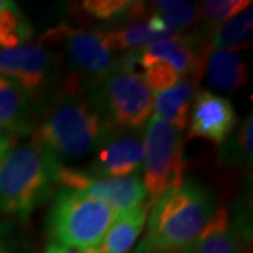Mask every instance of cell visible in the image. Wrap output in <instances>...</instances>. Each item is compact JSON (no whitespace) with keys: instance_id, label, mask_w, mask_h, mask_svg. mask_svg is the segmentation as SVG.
<instances>
[{"instance_id":"1","label":"cell","mask_w":253,"mask_h":253,"mask_svg":"<svg viewBox=\"0 0 253 253\" xmlns=\"http://www.w3.org/2000/svg\"><path fill=\"white\" fill-rule=\"evenodd\" d=\"M113 129L71 76L41 106L33 139L63 163L94 152Z\"/></svg>"},{"instance_id":"2","label":"cell","mask_w":253,"mask_h":253,"mask_svg":"<svg viewBox=\"0 0 253 253\" xmlns=\"http://www.w3.org/2000/svg\"><path fill=\"white\" fill-rule=\"evenodd\" d=\"M217 208L212 190L194 177L184 179L149 207L144 239L155 249L181 251L203 232Z\"/></svg>"},{"instance_id":"3","label":"cell","mask_w":253,"mask_h":253,"mask_svg":"<svg viewBox=\"0 0 253 253\" xmlns=\"http://www.w3.org/2000/svg\"><path fill=\"white\" fill-rule=\"evenodd\" d=\"M61 163L36 139L11 148L0 162V212L27 221L54 194Z\"/></svg>"},{"instance_id":"4","label":"cell","mask_w":253,"mask_h":253,"mask_svg":"<svg viewBox=\"0 0 253 253\" xmlns=\"http://www.w3.org/2000/svg\"><path fill=\"white\" fill-rule=\"evenodd\" d=\"M114 217L116 211L104 201L59 189L46 215V231L52 242L96 253Z\"/></svg>"},{"instance_id":"5","label":"cell","mask_w":253,"mask_h":253,"mask_svg":"<svg viewBox=\"0 0 253 253\" xmlns=\"http://www.w3.org/2000/svg\"><path fill=\"white\" fill-rule=\"evenodd\" d=\"M208 54L207 34L176 36L138 52L139 75L151 91H162L184 79L200 81Z\"/></svg>"},{"instance_id":"6","label":"cell","mask_w":253,"mask_h":253,"mask_svg":"<svg viewBox=\"0 0 253 253\" xmlns=\"http://www.w3.org/2000/svg\"><path fill=\"white\" fill-rule=\"evenodd\" d=\"M82 87L101 117L116 129L139 131L149 120L154 94L136 73L117 69Z\"/></svg>"},{"instance_id":"7","label":"cell","mask_w":253,"mask_h":253,"mask_svg":"<svg viewBox=\"0 0 253 253\" xmlns=\"http://www.w3.org/2000/svg\"><path fill=\"white\" fill-rule=\"evenodd\" d=\"M187 162L181 132L159 118H149L144 134V187L151 207L166 190L184 180Z\"/></svg>"},{"instance_id":"8","label":"cell","mask_w":253,"mask_h":253,"mask_svg":"<svg viewBox=\"0 0 253 253\" xmlns=\"http://www.w3.org/2000/svg\"><path fill=\"white\" fill-rule=\"evenodd\" d=\"M41 44L59 51L75 73L79 78L84 76L87 82L104 79L116 72L120 65V58L107 46L97 30H83L61 23L46 30Z\"/></svg>"},{"instance_id":"9","label":"cell","mask_w":253,"mask_h":253,"mask_svg":"<svg viewBox=\"0 0 253 253\" xmlns=\"http://www.w3.org/2000/svg\"><path fill=\"white\" fill-rule=\"evenodd\" d=\"M61 58L41 42H26L11 49H0V76H4L41 106L59 86Z\"/></svg>"},{"instance_id":"10","label":"cell","mask_w":253,"mask_h":253,"mask_svg":"<svg viewBox=\"0 0 253 253\" xmlns=\"http://www.w3.org/2000/svg\"><path fill=\"white\" fill-rule=\"evenodd\" d=\"M56 184L61 189L82 191L87 196L104 201L116 212L126 211L144 204L146 199L144 183L139 176L110 179L90 174L72 166L61 163L56 176Z\"/></svg>"},{"instance_id":"11","label":"cell","mask_w":253,"mask_h":253,"mask_svg":"<svg viewBox=\"0 0 253 253\" xmlns=\"http://www.w3.org/2000/svg\"><path fill=\"white\" fill-rule=\"evenodd\" d=\"M144 163V135L139 131L113 129L94 151L87 172L99 177L138 176Z\"/></svg>"},{"instance_id":"12","label":"cell","mask_w":253,"mask_h":253,"mask_svg":"<svg viewBox=\"0 0 253 253\" xmlns=\"http://www.w3.org/2000/svg\"><path fill=\"white\" fill-rule=\"evenodd\" d=\"M187 139L201 138L222 145L235 131L236 113L232 103L210 90H197L190 111Z\"/></svg>"},{"instance_id":"13","label":"cell","mask_w":253,"mask_h":253,"mask_svg":"<svg viewBox=\"0 0 253 253\" xmlns=\"http://www.w3.org/2000/svg\"><path fill=\"white\" fill-rule=\"evenodd\" d=\"M113 52H139L154 42L176 34L152 11L146 17L97 30Z\"/></svg>"},{"instance_id":"14","label":"cell","mask_w":253,"mask_h":253,"mask_svg":"<svg viewBox=\"0 0 253 253\" xmlns=\"http://www.w3.org/2000/svg\"><path fill=\"white\" fill-rule=\"evenodd\" d=\"M40 107L17 83L0 76V129L13 136L34 132Z\"/></svg>"},{"instance_id":"15","label":"cell","mask_w":253,"mask_h":253,"mask_svg":"<svg viewBox=\"0 0 253 253\" xmlns=\"http://www.w3.org/2000/svg\"><path fill=\"white\" fill-rule=\"evenodd\" d=\"M180 253H249V251L248 241L231 225L228 210L218 207L203 232Z\"/></svg>"},{"instance_id":"16","label":"cell","mask_w":253,"mask_h":253,"mask_svg":"<svg viewBox=\"0 0 253 253\" xmlns=\"http://www.w3.org/2000/svg\"><path fill=\"white\" fill-rule=\"evenodd\" d=\"M203 75L210 87L218 91H235L248 82V63L238 52L217 49L208 51Z\"/></svg>"},{"instance_id":"17","label":"cell","mask_w":253,"mask_h":253,"mask_svg":"<svg viewBox=\"0 0 253 253\" xmlns=\"http://www.w3.org/2000/svg\"><path fill=\"white\" fill-rule=\"evenodd\" d=\"M197 93V82L184 79L166 90L158 91L152 101L154 117L184 131L189 126L190 111Z\"/></svg>"},{"instance_id":"18","label":"cell","mask_w":253,"mask_h":253,"mask_svg":"<svg viewBox=\"0 0 253 253\" xmlns=\"http://www.w3.org/2000/svg\"><path fill=\"white\" fill-rule=\"evenodd\" d=\"M148 211L149 206L144 203L131 210L116 212L96 253H129L144 229Z\"/></svg>"},{"instance_id":"19","label":"cell","mask_w":253,"mask_h":253,"mask_svg":"<svg viewBox=\"0 0 253 253\" xmlns=\"http://www.w3.org/2000/svg\"><path fill=\"white\" fill-rule=\"evenodd\" d=\"M252 40L253 10L251 6L208 34V51L224 49L236 52L252 45Z\"/></svg>"},{"instance_id":"20","label":"cell","mask_w":253,"mask_h":253,"mask_svg":"<svg viewBox=\"0 0 253 253\" xmlns=\"http://www.w3.org/2000/svg\"><path fill=\"white\" fill-rule=\"evenodd\" d=\"M252 129L253 118L249 114L241 126L221 145L218 163L221 166L252 169Z\"/></svg>"},{"instance_id":"21","label":"cell","mask_w":253,"mask_h":253,"mask_svg":"<svg viewBox=\"0 0 253 253\" xmlns=\"http://www.w3.org/2000/svg\"><path fill=\"white\" fill-rule=\"evenodd\" d=\"M34 36L30 21L14 1L0 4V49H11L28 42Z\"/></svg>"},{"instance_id":"22","label":"cell","mask_w":253,"mask_h":253,"mask_svg":"<svg viewBox=\"0 0 253 253\" xmlns=\"http://www.w3.org/2000/svg\"><path fill=\"white\" fill-rule=\"evenodd\" d=\"M151 11L161 17L165 24L172 30L176 36L191 27L199 18V7L196 3L190 1H152L149 3Z\"/></svg>"},{"instance_id":"23","label":"cell","mask_w":253,"mask_h":253,"mask_svg":"<svg viewBox=\"0 0 253 253\" xmlns=\"http://www.w3.org/2000/svg\"><path fill=\"white\" fill-rule=\"evenodd\" d=\"M251 6L252 1L248 0H207L201 3L199 13L204 27L215 30Z\"/></svg>"},{"instance_id":"24","label":"cell","mask_w":253,"mask_h":253,"mask_svg":"<svg viewBox=\"0 0 253 253\" xmlns=\"http://www.w3.org/2000/svg\"><path fill=\"white\" fill-rule=\"evenodd\" d=\"M0 253H34L33 245L18 238H0Z\"/></svg>"},{"instance_id":"25","label":"cell","mask_w":253,"mask_h":253,"mask_svg":"<svg viewBox=\"0 0 253 253\" xmlns=\"http://www.w3.org/2000/svg\"><path fill=\"white\" fill-rule=\"evenodd\" d=\"M13 145H14V136L10 135L9 132H6L3 129H0V162L6 155L9 154Z\"/></svg>"},{"instance_id":"26","label":"cell","mask_w":253,"mask_h":253,"mask_svg":"<svg viewBox=\"0 0 253 253\" xmlns=\"http://www.w3.org/2000/svg\"><path fill=\"white\" fill-rule=\"evenodd\" d=\"M44 253H87L79 251V249H75L71 246H65V245L56 244V242H49L46 245V248L44 249Z\"/></svg>"},{"instance_id":"27","label":"cell","mask_w":253,"mask_h":253,"mask_svg":"<svg viewBox=\"0 0 253 253\" xmlns=\"http://www.w3.org/2000/svg\"><path fill=\"white\" fill-rule=\"evenodd\" d=\"M132 253H180V251H162V249H155L145 239H142Z\"/></svg>"}]
</instances>
